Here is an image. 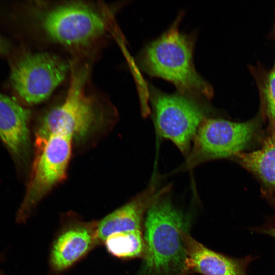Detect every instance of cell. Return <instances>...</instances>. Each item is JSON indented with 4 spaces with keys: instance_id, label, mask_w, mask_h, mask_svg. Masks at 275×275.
I'll use <instances>...</instances> for the list:
<instances>
[{
    "instance_id": "6da1fadb",
    "label": "cell",
    "mask_w": 275,
    "mask_h": 275,
    "mask_svg": "<svg viewBox=\"0 0 275 275\" xmlns=\"http://www.w3.org/2000/svg\"><path fill=\"white\" fill-rule=\"evenodd\" d=\"M165 193L147 211L144 221L145 251L136 275H190L183 233L190 218Z\"/></svg>"
},
{
    "instance_id": "7a4b0ae2",
    "label": "cell",
    "mask_w": 275,
    "mask_h": 275,
    "mask_svg": "<svg viewBox=\"0 0 275 275\" xmlns=\"http://www.w3.org/2000/svg\"><path fill=\"white\" fill-rule=\"evenodd\" d=\"M180 17L160 37L145 47L138 58L139 65L150 76L172 82L181 93L210 99L213 96V89L194 67V37L180 32Z\"/></svg>"
},
{
    "instance_id": "3957f363",
    "label": "cell",
    "mask_w": 275,
    "mask_h": 275,
    "mask_svg": "<svg viewBox=\"0 0 275 275\" xmlns=\"http://www.w3.org/2000/svg\"><path fill=\"white\" fill-rule=\"evenodd\" d=\"M88 69L86 67L71 69L65 99L43 116L36 139H44L52 133L62 132L71 135L73 140L80 141L100 123L103 114L99 102L86 90Z\"/></svg>"
},
{
    "instance_id": "277c9868",
    "label": "cell",
    "mask_w": 275,
    "mask_h": 275,
    "mask_svg": "<svg viewBox=\"0 0 275 275\" xmlns=\"http://www.w3.org/2000/svg\"><path fill=\"white\" fill-rule=\"evenodd\" d=\"M73 139L56 132L44 139H36L35 156L23 200L16 216L25 224L41 200L66 177Z\"/></svg>"
},
{
    "instance_id": "5b68a950",
    "label": "cell",
    "mask_w": 275,
    "mask_h": 275,
    "mask_svg": "<svg viewBox=\"0 0 275 275\" xmlns=\"http://www.w3.org/2000/svg\"><path fill=\"white\" fill-rule=\"evenodd\" d=\"M194 96L180 92L167 94L156 89H152L151 94L158 135L172 142L186 158L199 127L207 118L206 108Z\"/></svg>"
},
{
    "instance_id": "8992f818",
    "label": "cell",
    "mask_w": 275,
    "mask_h": 275,
    "mask_svg": "<svg viewBox=\"0 0 275 275\" xmlns=\"http://www.w3.org/2000/svg\"><path fill=\"white\" fill-rule=\"evenodd\" d=\"M40 26L54 41L69 46L87 45L104 33V17L80 2L61 4L38 11Z\"/></svg>"
},
{
    "instance_id": "52a82bcc",
    "label": "cell",
    "mask_w": 275,
    "mask_h": 275,
    "mask_svg": "<svg viewBox=\"0 0 275 275\" xmlns=\"http://www.w3.org/2000/svg\"><path fill=\"white\" fill-rule=\"evenodd\" d=\"M255 128L252 121L206 118L197 131L184 167L191 169L212 160L236 156L248 144Z\"/></svg>"
},
{
    "instance_id": "ba28073f",
    "label": "cell",
    "mask_w": 275,
    "mask_h": 275,
    "mask_svg": "<svg viewBox=\"0 0 275 275\" xmlns=\"http://www.w3.org/2000/svg\"><path fill=\"white\" fill-rule=\"evenodd\" d=\"M69 65L62 59L46 52L25 54L12 67L10 82L24 102L36 104L46 100L65 79Z\"/></svg>"
},
{
    "instance_id": "9c48e42d",
    "label": "cell",
    "mask_w": 275,
    "mask_h": 275,
    "mask_svg": "<svg viewBox=\"0 0 275 275\" xmlns=\"http://www.w3.org/2000/svg\"><path fill=\"white\" fill-rule=\"evenodd\" d=\"M97 221H86L73 213L63 216L49 255L51 275L70 268L98 245Z\"/></svg>"
},
{
    "instance_id": "30bf717a",
    "label": "cell",
    "mask_w": 275,
    "mask_h": 275,
    "mask_svg": "<svg viewBox=\"0 0 275 275\" xmlns=\"http://www.w3.org/2000/svg\"><path fill=\"white\" fill-rule=\"evenodd\" d=\"M166 187L157 190L152 184L131 200L97 221V235L99 245L103 244L111 235L118 233L143 232L146 213L153 202L161 195L169 191Z\"/></svg>"
},
{
    "instance_id": "8fae6325",
    "label": "cell",
    "mask_w": 275,
    "mask_h": 275,
    "mask_svg": "<svg viewBox=\"0 0 275 275\" xmlns=\"http://www.w3.org/2000/svg\"><path fill=\"white\" fill-rule=\"evenodd\" d=\"M30 111L0 93V139L18 164L27 161L30 151Z\"/></svg>"
},
{
    "instance_id": "7c38bea8",
    "label": "cell",
    "mask_w": 275,
    "mask_h": 275,
    "mask_svg": "<svg viewBox=\"0 0 275 275\" xmlns=\"http://www.w3.org/2000/svg\"><path fill=\"white\" fill-rule=\"evenodd\" d=\"M190 274L248 275V267L253 260L251 255L234 258L213 251L195 239L189 231L183 233Z\"/></svg>"
},
{
    "instance_id": "4fadbf2b",
    "label": "cell",
    "mask_w": 275,
    "mask_h": 275,
    "mask_svg": "<svg viewBox=\"0 0 275 275\" xmlns=\"http://www.w3.org/2000/svg\"><path fill=\"white\" fill-rule=\"evenodd\" d=\"M236 156L243 166L275 187V133L266 139L259 150L241 152Z\"/></svg>"
},
{
    "instance_id": "5bb4252c",
    "label": "cell",
    "mask_w": 275,
    "mask_h": 275,
    "mask_svg": "<svg viewBox=\"0 0 275 275\" xmlns=\"http://www.w3.org/2000/svg\"><path fill=\"white\" fill-rule=\"evenodd\" d=\"M103 244L113 256L123 259L142 258L145 251L143 232L113 234Z\"/></svg>"
},
{
    "instance_id": "9a60e30c",
    "label": "cell",
    "mask_w": 275,
    "mask_h": 275,
    "mask_svg": "<svg viewBox=\"0 0 275 275\" xmlns=\"http://www.w3.org/2000/svg\"><path fill=\"white\" fill-rule=\"evenodd\" d=\"M264 95L269 114L275 121V62L266 82Z\"/></svg>"
},
{
    "instance_id": "2e32d148",
    "label": "cell",
    "mask_w": 275,
    "mask_h": 275,
    "mask_svg": "<svg viewBox=\"0 0 275 275\" xmlns=\"http://www.w3.org/2000/svg\"><path fill=\"white\" fill-rule=\"evenodd\" d=\"M259 232L275 238V218L270 223L259 228Z\"/></svg>"
},
{
    "instance_id": "e0dca14e",
    "label": "cell",
    "mask_w": 275,
    "mask_h": 275,
    "mask_svg": "<svg viewBox=\"0 0 275 275\" xmlns=\"http://www.w3.org/2000/svg\"><path fill=\"white\" fill-rule=\"evenodd\" d=\"M8 50V45L0 36V55L6 53Z\"/></svg>"
},
{
    "instance_id": "ac0fdd59",
    "label": "cell",
    "mask_w": 275,
    "mask_h": 275,
    "mask_svg": "<svg viewBox=\"0 0 275 275\" xmlns=\"http://www.w3.org/2000/svg\"><path fill=\"white\" fill-rule=\"evenodd\" d=\"M5 260V254L2 252H0V263L4 261ZM0 275H6L5 273L0 269Z\"/></svg>"
}]
</instances>
